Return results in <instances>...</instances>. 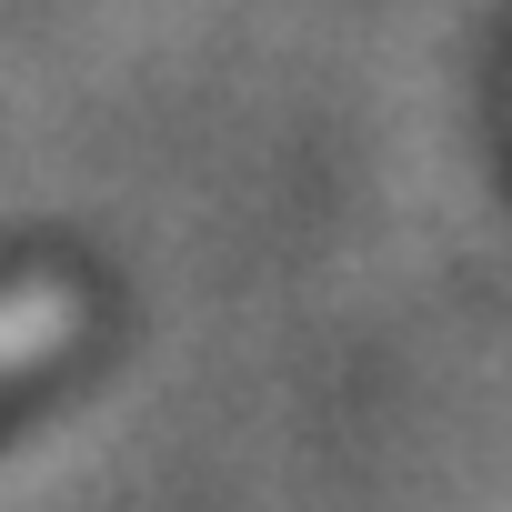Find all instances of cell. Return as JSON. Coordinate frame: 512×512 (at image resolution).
Listing matches in <instances>:
<instances>
[{"label":"cell","instance_id":"7a4b0ae2","mask_svg":"<svg viewBox=\"0 0 512 512\" xmlns=\"http://www.w3.org/2000/svg\"><path fill=\"white\" fill-rule=\"evenodd\" d=\"M41 292V272H31V251H0V312H21Z\"/></svg>","mask_w":512,"mask_h":512},{"label":"cell","instance_id":"6da1fadb","mask_svg":"<svg viewBox=\"0 0 512 512\" xmlns=\"http://www.w3.org/2000/svg\"><path fill=\"white\" fill-rule=\"evenodd\" d=\"M71 382H81V332H71V322H51L31 352H11V362H0V442H11L31 412H51Z\"/></svg>","mask_w":512,"mask_h":512}]
</instances>
